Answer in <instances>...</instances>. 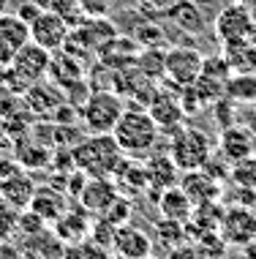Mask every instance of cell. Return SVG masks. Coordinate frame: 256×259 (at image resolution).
I'll return each instance as SVG.
<instances>
[{"label":"cell","instance_id":"6da1fadb","mask_svg":"<svg viewBox=\"0 0 256 259\" xmlns=\"http://www.w3.org/2000/svg\"><path fill=\"white\" fill-rule=\"evenodd\" d=\"M115 142L120 145V150L131 158H147L156 150L161 131H158L156 120L150 117L147 109L142 107H131L120 115L115 131H112Z\"/></svg>","mask_w":256,"mask_h":259},{"label":"cell","instance_id":"7a4b0ae2","mask_svg":"<svg viewBox=\"0 0 256 259\" xmlns=\"http://www.w3.org/2000/svg\"><path fill=\"white\" fill-rule=\"evenodd\" d=\"M71 153L77 169H82L87 178H112L115 169L120 166V161L126 158V153L120 150V145L115 142L112 134L82 137L71 148Z\"/></svg>","mask_w":256,"mask_h":259},{"label":"cell","instance_id":"3957f363","mask_svg":"<svg viewBox=\"0 0 256 259\" xmlns=\"http://www.w3.org/2000/svg\"><path fill=\"white\" fill-rule=\"evenodd\" d=\"M79 112H82V125L90 134H112L126 107H123V96L115 93V90H93Z\"/></svg>","mask_w":256,"mask_h":259},{"label":"cell","instance_id":"277c9868","mask_svg":"<svg viewBox=\"0 0 256 259\" xmlns=\"http://www.w3.org/2000/svg\"><path fill=\"white\" fill-rule=\"evenodd\" d=\"M167 153L180 166V172L202 169L204 161L210 158V153H213V139L202 128H188V125H183L180 131H175V134L169 137V150Z\"/></svg>","mask_w":256,"mask_h":259},{"label":"cell","instance_id":"5b68a950","mask_svg":"<svg viewBox=\"0 0 256 259\" xmlns=\"http://www.w3.org/2000/svg\"><path fill=\"white\" fill-rule=\"evenodd\" d=\"M213 30L216 36L229 44V41H243V38H256V17L253 9L245 3L232 0L229 6H224L216 17H213Z\"/></svg>","mask_w":256,"mask_h":259},{"label":"cell","instance_id":"8992f818","mask_svg":"<svg viewBox=\"0 0 256 259\" xmlns=\"http://www.w3.org/2000/svg\"><path fill=\"white\" fill-rule=\"evenodd\" d=\"M202 52L193 50V47H172L167 50V79L169 88H188L196 82V76L202 74Z\"/></svg>","mask_w":256,"mask_h":259},{"label":"cell","instance_id":"52a82bcc","mask_svg":"<svg viewBox=\"0 0 256 259\" xmlns=\"http://www.w3.org/2000/svg\"><path fill=\"white\" fill-rule=\"evenodd\" d=\"M49 63H52V52L38 47L36 41H27L25 47H19V52L11 58L9 68L14 71V76H19L25 88L41 82L46 74H49Z\"/></svg>","mask_w":256,"mask_h":259},{"label":"cell","instance_id":"ba28073f","mask_svg":"<svg viewBox=\"0 0 256 259\" xmlns=\"http://www.w3.org/2000/svg\"><path fill=\"white\" fill-rule=\"evenodd\" d=\"M218 235L224 237L226 246H237V248L256 240V210L245 205H226Z\"/></svg>","mask_w":256,"mask_h":259},{"label":"cell","instance_id":"9c48e42d","mask_svg":"<svg viewBox=\"0 0 256 259\" xmlns=\"http://www.w3.org/2000/svg\"><path fill=\"white\" fill-rule=\"evenodd\" d=\"M68 36H71V25L60 14H55L52 9H44L30 22V41H36L38 47H44L49 52L63 50Z\"/></svg>","mask_w":256,"mask_h":259},{"label":"cell","instance_id":"30bf717a","mask_svg":"<svg viewBox=\"0 0 256 259\" xmlns=\"http://www.w3.org/2000/svg\"><path fill=\"white\" fill-rule=\"evenodd\" d=\"M147 112H150V117L156 120L158 131L167 134V137H172L175 131H180L183 123H185V112H183V107H180V99L172 96L169 90H161V88L156 90L153 101L147 104Z\"/></svg>","mask_w":256,"mask_h":259},{"label":"cell","instance_id":"8fae6325","mask_svg":"<svg viewBox=\"0 0 256 259\" xmlns=\"http://www.w3.org/2000/svg\"><path fill=\"white\" fill-rule=\"evenodd\" d=\"M22 104L25 109L30 112V115L36 117H52L55 109L60 107V104H66V93L60 85H52V82L41 79L36 85H30L22 93Z\"/></svg>","mask_w":256,"mask_h":259},{"label":"cell","instance_id":"7c38bea8","mask_svg":"<svg viewBox=\"0 0 256 259\" xmlns=\"http://www.w3.org/2000/svg\"><path fill=\"white\" fill-rule=\"evenodd\" d=\"M180 188L185 191V197L196 205H204V202H218L224 197V183H218L216 178H210L204 169H188L180 175Z\"/></svg>","mask_w":256,"mask_h":259},{"label":"cell","instance_id":"4fadbf2b","mask_svg":"<svg viewBox=\"0 0 256 259\" xmlns=\"http://www.w3.org/2000/svg\"><path fill=\"white\" fill-rule=\"evenodd\" d=\"M30 41V25L22 22L17 14H0V68L9 66L11 58Z\"/></svg>","mask_w":256,"mask_h":259},{"label":"cell","instance_id":"5bb4252c","mask_svg":"<svg viewBox=\"0 0 256 259\" xmlns=\"http://www.w3.org/2000/svg\"><path fill=\"white\" fill-rule=\"evenodd\" d=\"M218 150L224 153L232 164H237V161H243V158H251V156H256V134L248 125L232 123L221 131Z\"/></svg>","mask_w":256,"mask_h":259},{"label":"cell","instance_id":"9a60e30c","mask_svg":"<svg viewBox=\"0 0 256 259\" xmlns=\"http://www.w3.org/2000/svg\"><path fill=\"white\" fill-rule=\"evenodd\" d=\"M117 186L112 178H87V183L79 191V207L90 215H101L104 210L112 205V199L117 197Z\"/></svg>","mask_w":256,"mask_h":259},{"label":"cell","instance_id":"2e32d148","mask_svg":"<svg viewBox=\"0 0 256 259\" xmlns=\"http://www.w3.org/2000/svg\"><path fill=\"white\" fill-rule=\"evenodd\" d=\"M144 169H147V183L150 188L156 191V199L161 191H167V188L177 186L180 183V166L172 161L169 153H150L147 158H144ZM147 188V191H150Z\"/></svg>","mask_w":256,"mask_h":259},{"label":"cell","instance_id":"e0dca14e","mask_svg":"<svg viewBox=\"0 0 256 259\" xmlns=\"http://www.w3.org/2000/svg\"><path fill=\"white\" fill-rule=\"evenodd\" d=\"M112 248L117 251L120 259H147L150 251H153V240H150L147 232H142L139 227H131V224H123L117 227Z\"/></svg>","mask_w":256,"mask_h":259},{"label":"cell","instance_id":"ac0fdd59","mask_svg":"<svg viewBox=\"0 0 256 259\" xmlns=\"http://www.w3.org/2000/svg\"><path fill=\"white\" fill-rule=\"evenodd\" d=\"M117 191L123 197H136V194L147 191L150 183H147V169H144V158H131L126 156L120 161V166L115 169L112 175Z\"/></svg>","mask_w":256,"mask_h":259},{"label":"cell","instance_id":"d6986e66","mask_svg":"<svg viewBox=\"0 0 256 259\" xmlns=\"http://www.w3.org/2000/svg\"><path fill=\"white\" fill-rule=\"evenodd\" d=\"M14 161L22 169H41V166L52 164V150L44 142H38L33 134H25L14 139Z\"/></svg>","mask_w":256,"mask_h":259},{"label":"cell","instance_id":"ffe728a7","mask_svg":"<svg viewBox=\"0 0 256 259\" xmlns=\"http://www.w3.org/2000/svg\"><path fill=\"white\" fill-rule=\"evenodd\" d=\"M36 180L30 178L25 169H17L14 175H9L6 180H0V197L6 202H11L14 207L19 210H27L30 207V199L33 194H36Z\"/></svg>","mask_w":256,"mask_h":259},{"label":"cell","instance_id":"44dd1931","mask_svg":"<svg viewBox=\"0 0 256 259\" xmlns=\"http://www.w3.org/2000/svg\"><path fill=\"white\" fill-rule=\"evenodd\" d=\"M36 215H41L46 224H55L63 213H68V199L63 197V191L60 188H49V186H41L36 188V194H33L30 199V207Z\"/></svg>","mask_w":256,"mask_h":259},{"label":"cell","instance_id":"7402d4cb","mask_svg":"<svg viewBox=\"0 0 256 259\" xmlns=\"http://www.w3.org/2000/svg\"><path fill=\"white\" fill-rule=\"evenodd\" d=\"M167 17L188 36H202L207 27V14L199 6H193L191 0H175L167 9Z\"/></svg>","mask_w":256,"mask_h":259},{"label":"cell","instance_id":"603a6c76","mask_svg":"<svg viewBox=\"0 0 256 259\" xmlns=\"http://www.w3.org/2000/svg\"><path fill=\"white\" fill-rule=\"evenodd\" d=\"M158 213H161V219H169V221H191V213H193V202L185 197V191L180 186H172L167 191L158 194Z\"/></svg>","mask_w":256,"mask_h":259},{"label":"cell","instance_id":"cb8c5ba5","mask_svg":"<svg viewBox=\"0 0 256 259\" xmlns=\"http://www.w3.org/2000/svg\"><path fill=\"white\" fill-rule=\"evenodd\" d=\"M224 58L229 63L232 74H256V38L224 44Z\"/></svg>","mask_w":256,"mask_h":259},{"label":"cell","instance_id":"d4e9b609","mask_svg":"<svg viewBox=\"0 0 256 259\" xmlns=\"http://www.w3.org/2000/svg\"><path fill=\"white\" fill-rule=\"evenodd\" d=\"M49 74L60 82V88H66L77 79H85V66H82V58H77V55L58 50V58H52L49 63Z\"/></svg>","mask_w":256,"mask_h":259},{"label":"cell","instance_id":"484cf974","mask_svg":"<svg viewBox=\"0 0 256 259\" xmlns=\"http://www.w3.org/2000/svg\"><path fill=\"white\" fill-rule=\"evenodd\" d=\"M55 229H58V237L66 243H79L90 229H87V213L85 210H68L58 221H55Z\"/></svg>","mask_w":256,"mask_h":259},{"label":"cell","instance_id":"4316f807","mask_svg":"<svg viewBox=\"0 0 256 259\" xmlns=\"http://www.w3.org/2000/svg\"><path fill=\"white\" fill-rule=\"evenodd\" d=\"M134 66L139 68V74L147 76L150 82L164 79V74H167V50H164V47H147V50H139Z\"/></svg>","mask_w":256,"mask_h":259},{"label":"cell","instance_id":"83f0119b","mask_svg":"<svg viewBox=\"0 0 256 259\" xmlns=\"http://www.w3.org/2000/svg\"><path fill=\"white\" fill-rule=\"evenodd\" d=\"M226 99L234 104H256V74H232L226 82Z\"/></svg>","mask_w":256,"mask_h":259},{"label":"cell","instance_id":"f1b7e54d","mask_svg":"<svg viewBox=\"0 0 256 259\" xmlns=\"http://www.w3.org/2000/svg\"><path fill=\"white\" fill-rule=\"evenodd\" d=\"M134 41L142 47V50H147V47H164L167 44V33H164V27L156 22V19H147V22H139L134 27Z\"/></svg>","mask_w":256,"mask_h":259},{"label":"cell","instance_id":"f546056e","mask_svg":"<svg viewBox=\"0 0 256 259\" xmlns=\"http://www.w3.org/2000/svg\"><path fill=\"white\" fill-rule=\"evenodd\" d=\"M156 237L167 248H180L185 240H188V235H185V224L169 221V219H161V221L156 224Z\"/></svg>","mask_w":256,"mask_h":259},{"label":"cell","instance_id":"4dcf8cb0","mask_svg":"<svg viewBox=\"0 0 256 259\" xmlns=\"http://www.w3.org/2000/svg\"><path fill=\"white\" fill-rule=\"evenodd\" d=\"M19 213L22 210L0 197V240H14V235L19 232Z\"/></svg>","mask_w":256,"mask_h":259},{"label":"cell","instance_id":"1f68e13d","mask_svg":"<svg viewBox=\"0 0 256 259\" xmlns=\"http://www.w3.org/2000/svg\"><path fill=\"white\" fill-rule=\"evenodd\" d=\"M232 166H234V164L224 156V153H221V150L216 153V150H213V153H210V158L204 161L202 169L210 175V178H216L218 183H229V180H232Z\"/></svg>","mask_w":256,"mask_h":259},{"label":"cell","instance_id":"d6a6232c","mask_svg":"<svg viewBox=\"0 0 256 259\" xmlns=\"http://www.w3.org/2000/svg\"><path fill=\"white\" fill-rule=\"evenodd\" d=\"M98 219L109 221L112 227H123V224H128V219H131V199L123 197V194H117V197L112 199V205L104 210Z\"/></svg>","mask_w":256,"mask_h":259},{"label":"cell","instance_id":"836d02e7","mask_svg":"<svg viewBox=\"0 0 256 259\" xmlns=\"http://www.w3.org/2000/svg\"><path fill=\"white\" fill-rule=\"evenodd\" d=\"M202 74L213 76V79H221V82H229L232 68H229V63H226L224 55H210V58H204V63H202Z\"/></svg>","mask_w":256,"mask_h":259},{"label":"cell","instance_id":"e575fe53","mask_svg":"<svg viewBox=\"0 0 256 259\" xmlns=\"http://www.w3.org/2000/svg\"><path fill=\"white\" fill-rule=\"evenodd\" d=\"M46 221L41 219V215H36L33 210H22L19 213V232L27 235V237H41V232H44Z\"/></svg>","mask_w":256,"mask_h":259},{"label":"cell","instance_id":"d590c367","mask_svg":"<svg viewBox=\"0 0 256 259\" xmlns=\"http://www.w3.org/2000/svg\"><path fill=\"white\" fill-rule=\"evenodd\" d=\"M17 109H19V96L0 82V120H6V117Z\"/></svg>","mask_w":256,"mask_h":259},{"label":"cell","instance_id":"8d00e7d4","mask_svg":"<svg viewBox=\"0 0 256 259\" xmlns=\"http://www.w3.org/2000/svg\"><path fill=\"white\" fill-rule=\"evenodd\" d=\"M79 9L85 17H107L112 9V0H79Z\"/></svg>","mask_w":256,"mask_h":259},{"label":"cell","instance_id":"74e56055","mask_svg":"<svg viewBox=\"0 0 256 259\" xmlns=\"http://www.w3.org/2000/svg\"><path fill=\"white\" fill-rule=\"evenodd\" d=\"M41 11H44V9H41V6L36 3V0H27V3H22V6L17 9V17L22 19V22H27V25H30V22L38 17Z\"/></svg>","mask_w":256,"mask_h":259},{"label":"cell","instance_id":"f35d334b","mask_svg":"<svg viewBox=\"0 0 256 259\" xmlns=\"http://www.w3.org/2000/svg\"><path fill=\"white\" fill-rule=\"evenodd\" d=\"M193 6H199V9H202L204 14H213V17H216V14L224 9V6H229L232 0H191Z\"/></svg>","mask_w":256,"mask_h":259},{"label":"cell","instance_id":"ab89813d","mask_svg":"<svg viewBox=\"0 0 256 259\" xmlns=\"http://www.w3.org/2000/svg\"><path fill=\"white\" fill-rule=\"evenodd\" d=\"M0 259H25V254L11 240H0Z\"/></svg>","mask_w":256,"mask_h":259},{"label":"cell","instance_id":"60d3db41","mask_svg":"<svg viewBox=\"0 0 256 259\" xmlns=\"http://www.w3.org/2000/svg\"><path fill=\"white\" fill-rule=\"evenodd\" d=\"M175 3V0H142V11H161V14H167V9Z\"/></svg>","mask_w":256,"mask_h":259},{"label":"cell","instance_id":"b9f144b4","mask_svg":"<svg viewBox=\"0 0 256 259\" xmlns=\"http://www.w3.org/2000/svg\"><path fill=\"white\" fill-rule=\"evenodd\" d=\"M17 169H22V166H19L17 161H11V158L0 156V180H6V178H9V175H14Z\"/></svg>","mask_w":256,"mask_h":259},{"label":"cell","instance_id":"7bdbcfd3","mask_svg":"<svg viewBox=\"0 0 256 259\" xmlns=\"http://www.w3.org/2000/svg\"><path fill=\"white\" fill-rule=\"evenodd\" d=\"M237 259H256V240L245 243V246H240V254Z\"/></svg>","mask_w":256,"mask_h":259},{"label":"cell","instance_id":"ee69618b","mask_svg":"<svg viewBox=\"0 0 256 259\" xmlns=\"http://www.w3.org/2000/svg\"><path fill=\"white\" fill-rule=\"evenodd\" d=\"M9 11V0H0V14H6Z\"/></svg>","mask_w":256,"mask_h":259},{"label":"cell","instance_id":"f6af8a7d","mask_svg":"<svg viewBox=\"0 0 256 259\" xmlns=\"http://www.w3.org/2000/svg\"><path fill=\"white\" fill-rule=\"evenodd\" d=\"M237 3H245V6H251V9H253V6H256V0H237Z\"/></svg>","mask_w":256,"mask_h":259}]
</instances>
